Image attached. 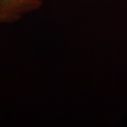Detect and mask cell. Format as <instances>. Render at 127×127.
I'll return each mask as SVG.
<instances>
[{
  "instance_id": "cell-1",
  "label": "cell",
  "mask_w": 127,
  "mask_h": 127,
  "mask_svg": "<svg viewBox=\"0 0 127 127\" xmlns=\"http://www.w3.org/2000/svg\"><path fill=\"white\" fill-rule=\"evenodd\" d=\"M42 0H0V24H12L40 8Z\"/></svg>"
}]
</instances>
